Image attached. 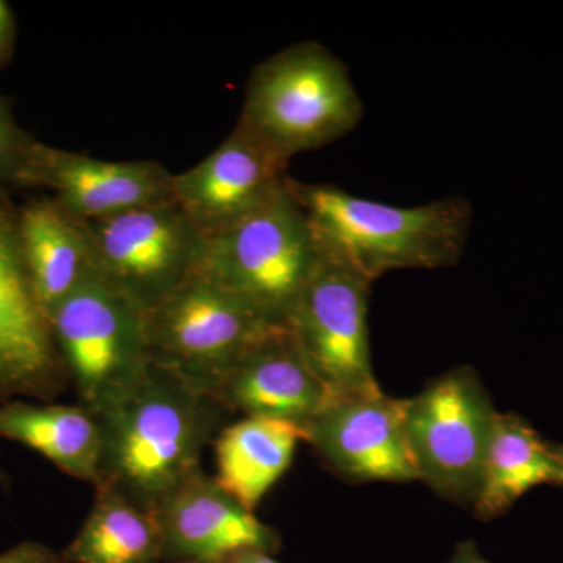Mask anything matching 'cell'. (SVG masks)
I'll return each mask as SVG.
<instances>
[{
    "label": "cell",
    "instance_id": "1",
    "mask_svg": "<svg viewBox=\"0 0 563 563\" xmlns=\"http://www.w3.org/2000/svg\"><path fill=\"white\" fill-rule=\"evenodd\" d=\"M228 413L213 396L150 365L131 390L95 415L102 432L96 487L113 488L146 509H157L169 493L201 472L203 450L220 435Z\"/></svg>",
    "mask_w": 563,
    "mask_h": 563
},
{
    "label": "cell",
    "instance_id": "2",
    "mask_svg": "<svg viewBox=\"0 0 563 563\" xmlns=\"http://www.w3.org/2000/svg\"><path fill=\"white\" fill-rule=\"evenodd\" d=\"M290 187L318 246L373 284L393 272L450 268L465 254L473 206L463 196L398 207L357 198L331 184H303L290 177Z\"/></svg>",
    "mask_w": 563,
    "mask_h": 563
},
{
    "label": "cell",
    "instance_id": "3",
    "mask_svg": "<svg viewBox=\"0 0 563 563\" xmlns=\"http://www.w3.org/2000/svg\"><path fill=\"white\" fill-rule=\"evenodd\" d=\"M363 111L346 65L322 44L302 41L255 66L236 124L290 162L343 139Z\"/></svg>",
    "mask_w": 563,
    "mask_h": 563
},
{
    "label": "cell",
    "instance_id": "4",
    "mask_svg": "<svg viewBox=\"0 0 563 563\" xmlns=\"http://www.w3.org/2000/svg\"><path fill=\"white\" fill-rule=\"evenodd\" d=\"M320 261V247L290 177L268 201L203 236L198 272L251 307L287 325Z\"/></svg>",
    "mask_w": 563,
    "mask_h": 563
},
{
    "label": "cell",
    "instance_id": "5",
    "mask_svg": "<svg viewBox=\"0 0 563 563\" xmlns=\"http://www.w3.org/2000/svg\"><path fill=\"white\" fill-rule=\"evenodd\" d=\"M272 325L199 272L144 310L151 365L213 398L240 355Z\"/></svg>",
    "mask_w": 563,
    "mask_h": 563
},
{
    "label": "cell",
    "instance_id": "6",
    "mask_svg": "<svg viewBox=\"0 0 563 563\" xmlns=\"http://www.w3.org/2000/svg\"><path fill=\"white\" fill-rule=\"evenodd\" d=\"M52 335L79 404L102 412L150 368L144 312L92 273L49 317Z\"/></svg>",
    "mask_w": 563,
    "mask_h": 563
},
{
    "label": "cell",
    "instance_id": "7",
    "mask_svg": "<svg viewBox=\"0 0 563 563\" xmlns=\"http://www.w3.org/2000/svg\"><path fill=\"white\" fill-rule=\"evenodd\" d=\"M496 415L470 366L451 369L413 398L404 399L418 481L455 506L473 507Z\"/></svg>",
    "mask_w": 563,
    "mask_h": 563
},
{
    "label": "cell",
    "instance_id": "8",
    "mask_svg": "<svg viewBox=\"0 0 563 563\" xmlns=\"http://www.w3.org/2000/svg\"><path fill=\"white\" fill-rule=\"evenodd\" d=\"M372 285L350 263L320 247L317 268L288 320L303 357L332 398L380 388L369 352Z\"/></svg>",
    "mask_w": 563,
    "mask_h": 563
},
{
    "label": "cell",
    "instance_id": "9",
    "mask_svg": "<svg viewBox=\"0 0 563 563\" xmlns=\"http://www.w3.org/2000/svg\"><path fill=\"white\" fill-rule=\"evenodd\" d=\"M81 224L96 273L143 312L176 290L201 263L202 232L176 199Z\"/></svg>",
    "mask_w": 563,
    "mask_h": 563
},
{
    "label": "cell",
    "instance_id": "10",
    "mask_svg": "<svg viewBox=\"0 0 563 563\" xmlns=\"http://www.w3.org/2000/svg\"><path fill=\"white\" fill-rule=\"evenodd\" d=\"M306 442L350 483H413L417 468L404 421V399L383 390L332 398L303 426Z\"/></svg>",
    "mask_w": 563,
    "mask_h": 563
},
{
    "label": "cell",
    "instance_id": "11",
    "mask_svg": "<svg viewBox=\"0 0 563 563\" xmlns=\"http://www.w3.org/2000/svg\"><path fill=\"white\" fill-rule=\"evenodd\" d=\"M49 320L33 292L18 222L0 209V402H51L68 384Z\"/></svg>",
    "mask_w": 563,
    "mask_h": 563
},
{
    "label": "cell",
    "instance_id": "12",
    "mask_svg": "<svg viewBox=\"0 0 563 563\" xmlns=\"http://www.w3.org/2000/svg\"><path fill=\"white\" fill-rule=\"evenodd\" d=\"M173 177L158 162L99 161L33 141L20 184L46 188L69 217L91 222L172 201Z\"/></svg>",
    "mask_w": 563,
    "mask_h": 563
},
{
    "label": "cell",
    "instance_id": "13",
    "mask_svg": "<svg viewBox=\"0 0 563 563\" xmlns=\"http://www.w3.org/2000/svg\"><path fill=\"white\" fill-rule=\"evenodd\" d=\"M288 161L235 124L198 165L174 174V199L202 235L246 217L284 187Z\"/></svg>",
    "mask_w": 563,
    "mask_h": 563
},
{
    "label": "cell",
    "instance_id": "14",
    "mask_svg": "<svg viewBox=\"0 0 563 563\" xmlns=\"http://www.w3.org/2000/svg\"><path fill=\"white\" fill-rule=\"evenodd\" d=\"M155 517L165 563L218 562L243 550L279 551V532L202 470L169 493L155 509Z\"/></svg>",
    "mask_w": 563,
    "mask_h": 563
},
{
    "label": "cell",
    "instance_id": "15",
    "mask_svg": "<svg viewBox=\"0 0 563 563\" xmlns=\"http://www.w3.org/2000/svg\"><path fill=\"white\" fill-rule=\"evenodd\" d=\"M217 399L228 412L306 426L332 396L287 325H272L240 355Z\"/></svg>",
    "mask_w": 563,
    "mask_h": 563
},
{
    "label": "cell",
    "instance_id": "16",
    "mask_svg": "<svg viewBox=\"0 0 563 563\" xmlns=\"http://www.w3.org/2000/svg\"><path fill=\"white\" fill-rule=\"evenodd\" d=\"M16 222L33 292L49 320L70 292L96 273L90 239L84 224L52 199L29 203Z\"/></svg>",
    "mask_w": 563,
    "mask_h": 563
},
{
    "label": "cell",
    "instance_id": "17",
    "mask_svg": "<svg viewBox=\"0 0 563 563\" xmlns=\"http://www.w3.org/2000/svg\"><path fill=\"white\" fill-rule=\"evenodd\" d=\"M0 437L31 448L74 479L101 481L102 432L81 404L0 402Z\"/></svg>",
    "mask_w": 563,
    "mask_h": 563
},
{
    "label": "cell",
    "instance_id": "18",
    "mask_svg": "<svg viewBox=\"0 0 563 563\" xmlns=\"http://www.w3.org/2000/svg\"><path fill=\"white\" fill-rule=\"evenodd\" d=\"M306 442L302 426L244 417L225 426L214 440L217 481L254 512L266 493L290 468L296 446Z\"/></svg>",
    "mask_w": 563,
    "mask_h": 563
},
{
    "label": "cell",
    "instance_id": "19",
    "mask_svg": "<svg viewBox=\"0 0 563 563\" xmlns=\"http://www.w3.org/2000/svg\"><path fill=\"white\" fill-rule=\"evenodd\" d=\"M544 484H558L553 444L518 415L498 412L485 450L474 515L483 521L495 520Z\"/></svg>",
    "mask_w": 563,
    "mask_h": 563
},
{
    "label": "cell",
    "instance_id": "20",
    "mask_svg": "<svg viewBox=\"0 0 563 563\" xmlns=\"http://www.w3.org/2000/svg\"><path fill=\"white\" fill-rule=\"evenodd\" d=\"M60 555L65 563H165L155 510L96 487L87 520Z\"/></svg>",
    "mask_w": 563,
    "mask_h": 563
},
{
    "label": "cell",
    "instance_id": "21",
    "mask_svg": "<svg viewBox=\"0 0 563 563\" xmlns=\"http://www.w3.org/2000/svg\"><path fill=\"white\" fill-rule=\"evenodd\" d=\"M32 143L31 136L25 135L14 121L9 106L0 99V181L20 184Z\"/></svg>",
    "mask_w": 563,
    "mask_h": 563
},
{
    "label": "cell",
    "instance_id": "22",
    "mask_svg": "<svg viewBox=\"0 0 563 563\" xmlns=\"http://www.w3.org/2000/svg\"><path fill=\"white\" fill-rule=\"evenodd\" d=\"M0 563H65L62 555L46 544L24 542L3 551Z\"/></svg>",
    "mask_w": 563,
    "mask_h": 563
},
{
    "label": "cell",
    "instance_id": "23",
    "mask_svg": "<svg viewBox=\"0 0 563 563\" xmlns=\"http://www.w3.org/2000/svg\"><path fill=\"white\" fill-rule=\"evenodd\" d=\"M16 38V20L5 0H0V65L11 57Z\"/></svg>",
    "mask_w": 563,
    "mask_h": 563
},
{
    "label": "cell",
    "instance_id": "24",
    "mask_svg": "<svg viewBox=\"0 0 563 563\" xmlns=\"http://www.w3.org/2000/svg\"><path fill=\"white\" fill-rule=\"evenodd\" d=\"M448 563H490L481 554L479 548L473 540H465L455 547L454 554Z\"/></svg>",
    "mask_w": 563,
    "mask_h": 563
},
{
    "label": "cell",
    "instance_id": "25",
    "mask_svg": "<svg viewBox=\"0 0 563 563\" xmlns=\"http://www.w3.org/2000/svg\"><path fill=\"white\" fill-rule=\"evenodd\" d=\"M213 563H279L274 559V554L262 550H243L239 553L225 555Z\"/></svg>",
    "mask_w": 563,
    "mask_h": 563
},
{
    "label": "cell",
    "instance_id": "26",
    "mask_svg": "<svg viewBox=\"0 0 563 563\" xmlns=\"http://www.w3.org/2000/svg\"><path fill=\"white\" fill-rule=\"evenodd\" d=\"M555 468H558V484L563 485V444H553Z\"/></svg>",
    "mask_w": 563,
    "mask_h": 563
},
{
    "label": "cell",
    "instance_id": "27",
    "mask_svg": "<svg viewBox=\"0 0 563 563\" xmlns=\"http://www.w3.org/2000/svg\"><path fill=\"white\" fill-rule=\"evenodd\" d=\"M177 563H213V562H203V561H187V562H177Z\"/></svg>",
    "mask_w": 563,
    "mask_h": 563
}]
</instances>
